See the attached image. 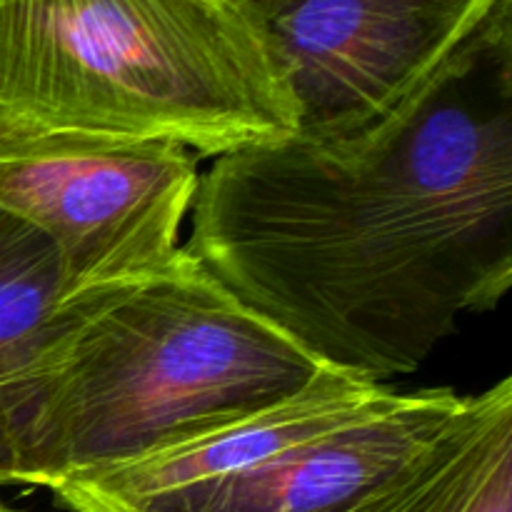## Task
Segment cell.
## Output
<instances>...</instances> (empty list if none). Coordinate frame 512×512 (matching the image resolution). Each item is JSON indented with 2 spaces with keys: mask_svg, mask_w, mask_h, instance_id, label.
Masks as SVG:
<instances>
[{
  "mask_svg": "<svg viewBox=\"0 0 512 512\" xmlns=\"http://www.w3.org/2000/svg\"><path fill=\"white\" fill-rule=\"evenodd\" d=\"M293 98L245 0H0V140L288 138Z\"/></svg>",
  "mask_w": 512,
  "mask_h": 512,
  "instance_id": "3957f363",
  "label": "cell"
},
{
  "mask_svg": "<svg viewBox=\"0 0 512 512\" xmlns=\"http://www.w3.org/2000/svg\"><path fill=\"white\" fill-rule=\"evenodd\" d=\"M343 512H512V380L458 413Z\"/></svg>",
  "mask_w": 512,
  "mask_h": 512,
  "instance_id": "52a82bcc",
  "label": "cell"
},
{
  "mask_svg": "<svg viewBox=\"0 0 512 512\" xmlns=\"http://www.w3.org/2000/svg\"><path fill=\"white\" fill-rule=\"evenodd\" d=\"M465 395L380 388L348 418L290 438L205 488L93 512H343L448 425Z\"/></svg>",
  "mask_w": 512,
  "mask_h": 512,
  "instance_id": "8992f818",
  "label": "cell"
},
{
  "mask_svg": "<svg viewBox=\"0 0 512 512\" xmlns=\"http://www.w3.org/2000/svg\"><path fill=\"white\" fill-rule=\"evenodd\" d=\"M505 0H245L310 138H350L420 93Z\"/></svg>",
  "mask_w": 512,
  "mask_h": 512,
  "instance_id": "5b68a950",
  "label": "cell"
},
{
  "mask_svg": "<svg viewBox=\"0 0 512 512\" xmlns=\"http://www.w3.org/2000/svg\"><path fill=\"white\" fill-rule=\"evenodd\" d=\"M190 213L183 248L323 368L415 373L512 283L510 0L383 123L220 155Z\"/></svg>",
  "mask_w": 512,
  "mask_h": 512,
  "instance_id": "6da1fadb",
  "label": "cell"
},
{
  "mask_svg": "<svg viewBox=\"0 0 512 512\" xmlns=\"http://www.w3.org/2000/svg\"><path fill=\"white\" fill-rule=\"evenodd\" d=\"M198 185L170 140H0V210L53 245L70 298L173 263Z\"/></svg>",
  "mask_w": 512,
  "mask_h": 512,
  "instance_id": "277c9868",
  "label": "cell"
},
{
  "mask_svg": "<svg viewBox=\"0 0 512 512\" xmlns=\"http://www.w3.org/2000/svg\"><path fill=\"white\" fill-rule=\"evenodd\" d=\"M25 485L13 388H0V488Z\"/></svg>",
  "mask_w": 512,
  "mask_h": 512,
  "instance_id": "9c48e42d",
  "label": "cell"
},
{
  "mask_svg": "<svg viewBox=\"0 0 512 512\" xmlns=\"http://www.w3.org/2000/svg\"><path fill=\"white\" fill-rule=\"evenodd\" d=\"M0 512H10V510H8V508H5V505H3V503H0Z\"/></svg>",
  "mask_w": 512,
  "mask_h": 512,
  "instance_id": "30bf717a",
  "label": "cell"
},
{
  "mask_svg": "<svg viewBox=\"0 0 512 512\" xmlns=\"http://www.w3.org/2000/svg\"><path fill=\"white\" fill-rule=\"evenodd\" d=\"M73 305L53 245L0 210V388H15L40 368Z\"/></svg>",
  "mask_w": 512,
  "mask_h": 512,
  "instance_id": "ba28073f",
  "label": "cell"
},
{
  "mask_svg": "<svg viewBox=\"0 0 512 512\" xmlns=\"http://www.w3.org/2000/svg\"><path fill=\"white\" fill-rule=\"evenodd\" d=\"M323 365L185 248L75 298L63 338L15 385L25 485L143 458L303 393Z\"/></svg>",
  "mask_w": 512,
  "mask_h": 512,
  "instance_id": "7a4b0ae2",
  "label": "cell"
}]
</instances>
